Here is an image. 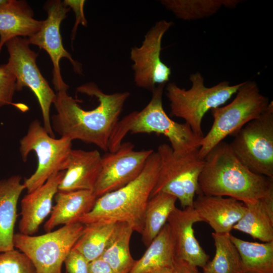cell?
<instances>
[{
  "mask_svg": "<svg viewBox=\"0 0 273 273\" xmlns=\"http://www.w3.org/2000/svg\"><path fill=\"white\" fill-rule=\"evenodd\" d=\"M16 90L15 76L7 64L0 65V107L8 105L17 107L18 103L12 102Z\"/></svg>",
  "mask_w": 273,
  "mask_h": 273,
  "instance_id": "obj_31",
  "label": "cell"
},
{
  "mask_svg": "<svg viewBox=\"0 0 273 273\" xmlns=\"http://www.w3.org/2000/svg\"><path fill=\"white\" fill-rule=\"evenodd\" d=\"M153 150L135 151L129 142L102 156L101 169L93 192L99 198L119 189L138 177Z\"/></svg>",
  "mask_w": 273,
  "mask_h": 273,
  "instance_id": "obj_13",
  "label": "cell"
},
{
  "mask_svg": "<svg viewBox=\"0 0 273 273\" xmlns=\"http://www.w3.org/2000/svg\"><path fill=\"white\" fill-rule=\"evenodd\" d=\"M239 0H162L161 3L178 19L194 20L210 17L222 7L235 8Z\"/></svg>",
  "mask_w": 273,
  "mask_h": 273,
  "instance_id": "obj_28",
  "label": "cell"
},
{
  "mask_svg": "<svg viewBox=\"0 0 273 273\" xmlns=\"http://www.w3.org/2000/svg\"><path fill=\"white\" fill-rule=\"evenodd\" d=\"M44 8L47 12V18L42 21L40 29L27 38L29 44L39 47L49 54L53 65V83L56 92L67 90L69 86L63 81L61 74V59H68L76 73L81 74L82 72L81 64L73 59L64 48L60 33V24L67 17L70 9L60 0L49 1Z\"/></svg>",
  "mask_w": 273,
  "mask_h": 273,
  "instance_id": "obj_14",
  "label": "cell"
},
{
  "mask_svg": "<svg viewBox=\"0 0 273 273\" xmlns=\"http://www.w3.org/2000/svg\"><path fill=\"white\" fill-rule=\"evenodd\" d=\"M20 175L0 180V253L14 249L13 238L19 198L24 190Z\"/></svg>",
  "mask_w": 273,
  "mask_h": 273,
  "instance_id": "obj_21",
  "label": "cell"
},
{
  "mask_svg": "<svg viewBox=\"0 0 273 273\" xmlns=\"http://www.w3.org/2000/svg\"><path fill=\"white\" fill-rule=\"evenodd\" d=\"M102 156L97 150L72 149L58 191L94 190L101 169Z\"/></svg>",
  "mask_w": 273,
  "mask_h": 273,
  "instance_id": "obj_18",
  "label": "cell"
},
{
  "mask_svg": "<svg viewBox=\"0 0 273 273\" xmlns=\"http://www.w3.org/2000/svg\"><path fill=\"white\" fill-rule=\"evenodd\" d=\"M193 208L204 222L217 234H230L233 226L244 214V204L234 198L198 194Z\"/></svg>",
  "mask_w": 273,
  "mask_h": 273,
  "instance_id": "obj_17",
  "label": "cell"
},
{
  "mask_svg": "<svg viewBox=\"0 0 273 273\" xmlns=\"http://www.w3.org/2000/svg\"><path fill=\"white\" fill-rule=\"evenodd\" d=\"M230 234L212 233L215 253L213 259L202 268L203 273H243L240 255Z\"/></svg>",
  "mask_w": 273,
  "mask_h": 273,
  "instance_id": "obj_29",
  "label": "cell"
},
{
  "mask_svg": "<svg viewBox=\"0 0 273 273\" xmlns=\"http://www.w3.org/2000/svg\"><path fill=\"white\" fill-rule=\"evenodd\" d=\"M10 2V0H0V10L7 7Z\"/></svg>",
  "mask_w": 273,
  "mask_h": 273,
  "instance_id": "obj_37",
  "label": "cell"
},
{
  "mask_svg": "<svg viewBox=\"0 0 273 273\" xmlns=\"http://www.w3.org/2000/svg\"><path fill=\"white\" fill-rule=\"evenodd\" d=\"M230 237L240 254L243 273H273V241L261 243Z\"/></svg>",
  "mask_w": 273,
  "mask_h": 273,
  "instance_id": "obj_26",
  "label": "cell"
},
{
  "mask_svg": "<svg viewBox=\"0 0 273 273\" xmlns=\"http://www.w3.org/2000/svg\"><path fill=\"white\" fill-rule=\"evenodd\" d=\"M89 273H115L110 266L101 257L89 262Z\"/></svg>",
  "mask_w": 273,
  "mask_h": 273,
  "instance_id": "obj_35",
  "label": "cell"
},
{
  "mask_svg": "<svg viewBox=\"0 0 273 273\" xmlns=\"http://www.w3.org/2000/svg\"><path fill=\"white\" fill-rule=\"evenodd\" d=\"M174 273H200L197 267L175 257L172 266Z\"/></svg>",
  "mask_w": 273,
  "mask_h": 273,
  "instance_id": "obj_34",
  "label": "cell"
},
{
  "mask_svg": "<svg viewBox=\"0 0 273 273\" xmlns=\"http://www.w3.org/2000/svg\"><path fill=\"white\" fill-rule=\"evenodd\" d=\"M77 92L95 97L98 105L90 110L82 109L67 93V90L56 93L53 103L56 113L51 118L53 130L62 137L78 140L108 151L112 132L130 94L128 92L107 94L93 82L86 83L76 88Z\"/></svg>",
  "mask_w": 273,
  "mask_h": 273,
  "instance_id": "obj_1",
  "label": "cell"
},
{
  "mask_svg": "<svg viewBox=\"0 0 273 273\" xmlns=\"http://www.w3.org/2000/svg\"><path fill=\"white\" fill-rule=\"evenodd\" d=\"M5 44L9 55L7 65L16 78V90L20 91L27 87L34 93L41 110L43 126L54 137L50 112L56 95L37 66L38 54L30 48L26 38L14 37Z\"/></svg>",
  "mask_w": 273,
  "mask_h": 273,
  "instance_id": "obj_11",
  "label": "cell"
},
{
  "mask_svg": "<svg viewBox=\"0 0 273 273\" xmlns=\"http://www.w3.org/2000/svg\"><path fill=\"white\" fill-rule=\"evenodd\" d=\"M133 230L127 223L118 222L101 258L115 273H129L136 260L131 256L130 241Z\"/></svg>",
  "mask_w": 273,
  "mask_h": 273,
  "instance_id": "obj_25",
  "label": "cell"
},
{
  "mask_svg": "<svg viewBox=\"0 0 273 273\" xmlns=\"http://www.w3.org/2000/svg\"><path fill=\"white\" fill-rule=\"evenodd\" d=\"M147 247L143 256L136 260L129 273H151L160 268L172 267L175 254L167 222Z\"/></svg>",
  "mask_w": 273,
  "mask_h": 273,
  "instance_id": "obj_23",
  "label": "cell"
},
{
  "mask_svg": "<svg viewBox=\"0 0 273 273\" xmlns=\"http://www.w3.org/2000/svg\"><path fill=\"white\" fill-rule=\"evenodd\" d=\"M177 199L165 193H159L151 196L146 207L141 240L147 247L166 223L170 214L176 207Z\"/></svg>",
  "mask_w": 273,
  "mask_h": 273,
  "instance_id": "obj_24",
  "label": "cell"
},
{
  "mask_svg": "<svg viewBox=\"0 0 273 273\" xmlns=\"http://www.w3.org/2000/svg\"><path fill=\"white\" fill-rule=\"evenodd\" d=\"M64 263L67 273H89V262L73 248L66 257Z\"/></svg>",
  "mask_w": 273,
  "mask_h": 273,
  "instance_id": "obj_32",
  "label": "cell"
},
{
  "mask_svg": "<svg viewBox=\"0 0 273 273\" xmlns=\"http://www.w3.org/2000/svg\"><path fill=\"white\" fill-rule=\"evenodd\" d=\"M172 25L165 20L156 22L145 35L141 46L131 49L130 59L138 87L152 91L169 81L171 69L161 61L160 53L163 36Z\"/></svg>",
  "mask_w": 273,
  "mask_h": 273,
  "instance_id": "obj_12",
  "label": "cell"
},
{
  "mask_svg": "<svg viewBox=\"0 0 273 273\" xmlns=\"http://www.w3.org/2000/svg\"><path fill=\"white\" fill-rule=\"evenodd\" d=\"M63 2L66 6L73 10L75 15V24L72 31L71 39L73 40L74 39L78 25L79 24L84 26L87 25L83 10L85 1L65 0Z\"/></svg>",
  "mask_w": 273,
  "mask_h": 273,
  "instance_id": "obj_33",
  "label": "cell"
},
{
  "mask_svg": "<svg viewBox=\"0 0 273 273\" xmlns=\"http://www.w3.org/2000/svg\"><path fill=\"white\" fill-rule=\"evenodd\" d=\"M0 273H37L30 259L14 249L0 253Z\"/></svg>",
  "mask_w": 273,
  "mask_h": 273,
  "instance_id": "obj_30",
  "label": "cell"
},
{
  "mask_svg": "<svg viewBox=\"0 0 273 273\" xmlns=\"http://www.w3.org/2000/svg\"><path fill=\"white\" fill-rule=\"evenodd\" d=\"M198 185V194L231 197L244 204L273 193V178L251 171L224 141L214 147L204 159Z\"/></svg>",
  "mask_w": 273,
  "mask_h": 273,
  "instance_id": "obj_2",
  "label": "cell"
},
{
  "mask_svg": "<svg viewBox=\"0 0 273 273\" xmlns=\"http://www.w3.org/2000/svg\"><path fill=\"white\" fill-rule=\"evenodd\" d=\"M229 144L237 159L252 172L273 178V102L247 123Z\"/></svg>",
  "mask_w": 273,
  "mask_h": 273,
  "instance_id": "obj_10",
  "label": "cell"
},
{
  "mask_svg": "<svg viewBox=\"0 0 273 273\" xmlns=\"http://www.w3.org/2000/svg\"><path fill=\"white\" fill-rule=\"evenodd\" d=\"M270 102L263 95L254 81L242 83L235 99L229 104L211 110L213 121L203 136L198 156L204 159L208 153L229 135L234 136L250 121L259 117Z\"/></svg>",
  "mask_w": 273,
  "mask_h": 273,
  "instance_id": "obj_5",
  "label": "cell"
},
{
  "mask_svg": "<svg viewBox=\"0 0 273 273\" xmlns=\"http://www.w3.org/2000/svg\"><path fill=\"white\" fill-rule=\"evenodd\" d=\"M64 173L65 170L53 173L42 185L23 197L21 202L20 233L32 235L37 232L51 212L53 199Z\"/></svg>",
  "mask_w": 273,
  "mask_h": 273,
  "instance_id": "obj_16",
  "label": "cell"
},
{
  "mask_svg": "<svg viewBox=\"0 0 273 273\" xmlns=\"http://www.w3.org/2000/svg\"><path fill=\"white\" fill-rule=\"evenodd\" d=\"M33 17L32 10L24 1L10 0L0 10V53L9 40L21 36L28 38L40 29L43 21Z\"/></svg>",
  "mask_w": 273,
  "mask_h": 273,
  "instance_id": "obj_20",
  "label": "cell"
},
{
  "mask_svg": "<svg viewBox=\"0 0 273 273\" xmlns=\"http://www.w3.org/2000/svg\"><path fill=\"white\" fill-rule=\"evenodd\" d=\"M151 273H174L172 267H163L159 268Z\"/></svg>",
  "mask_w": 273,
  "mask_h": 273,
  "instance_id": "obj_36",
  "label": "cell"
},
{
  "mask_svg": "<svg viewBox=\"0 0 273 273\" xmlns=\"http://www.w3.org/2000/svg\"><path fill=\"white\" fill-rule=\"evenodd\" d=\"M72 142L70 139L51 136L38 120L29 124L26 134L20 141V152L24 162L34 151L37 158L35 171L25 179L23 184L27 193L42 185L54 173L64 171L67 167Z\"/></svg>",
  "mask_w": 273,
  "mask_h": 273,
  "instance_id": "obj_8",
  "label": "cell"
},
{
  "mask_svg": "<svg viewBox=\"0 0 273 273\" xmlns=\"http://www.w3.org/2000/svg\"><path fill=\"white\" fill-rule=\"evenodd\" d=\"M54 198L56 204L44 225L47 232L57 225L77 222L93 209L98 198L90 190L58 191Z\"/></svg>",
  "mask_w": 273,
  "mask_h": 273,
  "instance_id": "obj_19",
  "label": "cell"
},
{
  "mask_svg": "<svg viewBox=\"0 0 273 273\" xmlns=\"http://www.w3.org/2000/svg\"><path fill=\"white\" fill-rule=\"evenodd\" d=\"M203 221L193 206L183 209L176 207L167 220L174 244L175 257L190 264L203 268L209 256L195 236L194 223Z\"/></svg>",
  "mask_w": 273,
  "mask_h": 273,
  "instance_id": "obj_15",
  "label": "cell"
},
{
  "mask_svg": "<svg viewBox=\"0 0 273 273\" xmlns=\"http://www.w3.org/2000/svg\"><path fill=\"white\" fill-rule=\"evenodd\" d=\"M244 205L246 211L233 229L262 242L273 241V193Z\"/></svg>",
  "mask_w": 273,
  "mask_h": 273,
  "instance_id": "obj_22",
  "label": "cell"
},
{
  "mask_svg": "<svg viewBox=\"0 0 273 273\" xmlns=\"http://www.w3.org/2000/svg\"><path fill=\"white\" fill-rule=\"evenodd\" d=\"M117 222L97 221L84 224L83 232L73 249L90 262L101 257L108 245Z\"/></svg>",
  "mask_w": 273,
  "mask_h": 273,
  "instance_id": "obj_27",
  "label": "cell"
},
{
  "mask_svg": "<svg viewBox=\"0 0 273 273\" xmlns=\"http://www.w3.org/2000/svg\"><path fill=\"white\" fill-rule=\"evenodd\" d=\"M160 167L158 153L149 156L140 175L125 186L97 198L93 209L77 222H125L141 234L145 208L155 186Z\"/></svg>",
  "mask_w": 273,
  "mask_h": 273,
  "instance_id": "obj_3",
  "label": "cell"
},
{
  "mask_svg": "<svg viewBox=\"0 0 273 273\" xmlns=\"http://www.w3.org/2000/svg\"><path fill=\"white\" fill-rule=\"evenodd\" d=\"M165 85L161 84L154 88L150 102L142 110L133 111L118 121L110 138L108 151H116L129 132L163 134L177 155L199 149L203 136L196 134L187 123L172 120L165 112L162 103Z\"/></svg>",
  "mask_w": 273,
  "mask_h": 273,
  "instance_id": "obj_4",
  "label": "cell"
},
{
  "mask_svg": "<svg viewBox=\"0 0 273 273\" xmlns=\"http://www.w3.org/2000/svg\"><path fill=\"white\" fill-rule=\"evenodd\" d=\"M198 150L177 155L169 145H160L157 150L160 167L150 197L165 193L176 197L183 208L193 206L195 195L199 193L198 180L204 165Z\"/></svg>",
  "mask_w": 273,
  "mask_h": 273,
  "instance_id": "obj_7",
  "label": "cell"
},
{
  "mask_svg": "<svg viewBox=\"0 0 273 273\" xmlns=\"http://www.w3.org/2000/svg\"><path fill=\"white\" fill-rule=\"evenodd\" d=\"M84 226L75 222L39 236L16 233L14 246L30 259L37 273H62L63 263Z\"/></svg>",
  "mask_w": 273,
  "mask_h": 273,
  "instance_id": "obj_9",
  "label": "cell"
},
{
  "mask_svg": "<svg viewBox=\"0 0 273 273\" xmlns=\"http://www.w3.org/2000/svg\"><path fill=\"white\" fill-rule=\"evenodd\" d=\"M190 80L192 85L189 89L179 87L175 82L168 83L166 95L172 115L183 119L196 134L203 136L202 122L205 114L226 102L236 94L242 82L230 85L223 81L206 87L199 72L191 74Z\"/></svg>",
  "mask_w": 273,
  "mask_h": 273,
  "instance_id": "obj_6",
  "label": "cell"
}]
</instances>
